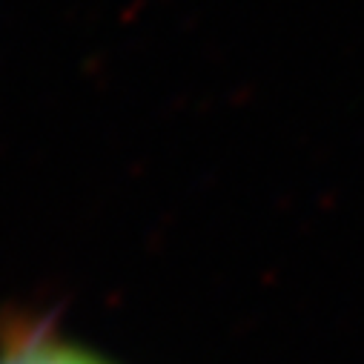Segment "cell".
I'll return each mask as SVG.
<instances>
[{
    "instance_id": "6da1fadb",
    "label": "cell",
    "mask_w": 364,
    "mask_h": 364,
    "mask_svg": "<svg viewBox=\"0 0 364 364\" xmlns=\"http://www.w3.org/2000/svg\"><path fill=\"white\" fill-rule=\"evenodd\" d=\"M0 364H109L49 324H12L0 336Z\"/></svg>"
}]
</instances>
